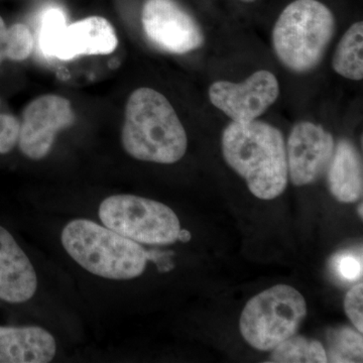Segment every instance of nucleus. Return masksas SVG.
<instances>
[{
	"label": "nucleus",
	"mask_w": 363,
	"mask_h": 363,
	"mask_svg": "<svg viewBox=\"0 0 363 363\" xmlns=\"http://www.w3.org/2000/svg\"><path fill=\"white\" fill-rule=\"evenodd\" d=\"M363 285L362 283L350 289L344 300V309L358 332L363 331Z\"/></svg>",
	"instance_id": "4be33fe9"
},
{
	"label": "nucleus",
	"mask_w": 363,
	"mask_h": 363,
	"mask_svg": "<svg viewBox=\"0 0 363 363\" xmlns=\"http://www.w3.org/2000/svg\"><path fill=\"white\" fill-rule=\"evenodd\" d=\"M97 214L100 223L140 245H173L182 229L171 208L140 196H108L98 205Z\"/></svg>",
	"instance_id": "423d86ee"
},
{
	"label": "nucleus",
	"mask_w": 363,
	"mask_h": 363,
	"mask_svg": "<svg viewBox=\"0 0 363 363\" xmlns=\"http://www.w3.org/2000/svg\"><path fill=\"white\" fill-rule=\"evenodd\" d=\"M222 152L255 197L272 200L286 190L289 174L285 138L271 124L257 119L233 121L222 135Z\"/></svg>",
	"instance_id": "f257e3e1"
},
{
	"label": "nucleus",
	"mask_w": 363,
	"mask_h": 363,
	"mask_svg": "<svg viewBox=\"0 0 363 363\" xmlns=\"http://www.w3.org/2000/svg\"><path fill=\"white\" fill-rule=\"evenodd\" d=\"M335 33V18L318 0H295L272 30V45L284 66L297 73L316 68Z\"/></svg>",
	"instance_id": "20e7f679"
},
{
	"label": "nucleus",
	"mask_w": 363,
	"mask_h": 363,
	"mask_svg": "<svg viewBox=\"0 0 363 363\" xmlns=\"http://www.w3.org/2000/svg\"><path fill=\"white\" fill-rule=\"evenodd\" d=\"M35 47V39L30 28L23 23L9 26L4 52L6 59L13 62L25 61Z\"/></svg>",
	"instance_id": "a211bd4d"
},
{
	"label": "nucleus",
	"mask_w": 363,
	"mask_h": 363,
	"mask_svg": "<svg viewBox=\"0 0 363 363\" xmlns=\"http://www.w3.org/2000/svg\"><path fill=\"white\" fill-rule=\"evenodd\" d=\"M269 362L279 363H325L326 350L317 340L291 336L272 350Z\"/></svg>",
	"instance_id": "dca6fc26"
},
{
	"label": "nucleus",
	"mask_w": 363,
	"mask_h": 363,
	"mask_svg": "<svg viewBox=\"0 0 363 363\" xmlns=\"http://www.w3.org/2000/svg\"><path fill=\"white\" fill-rule=\"evenodd\" d=\"M118 40L113 26L102 16H89L67 26L55 45L52 57L69 61L79 56L109 55Z\"/></svg>",
	"instance_id": "f8f14e48"
},
{
	"label": "nucleus",
	"mask_w": 363,
	"mask_h": 363,
	"mask_svg": "<svg viewBox=\"0 0 363 363\" xmlns=\"http://www.w3.org/2000/svg\"><path fill=\"white\" fill-rule=\"evenodd\" d=\"M7 32H9V28H7L6 23H4L2 16H0V47H1L2 49H4V44H6Z\"/></svg>",
	"instance_id": "5701e85b"
},
{
	"label": "nucleus",
	"mask_w": 363,
	"mask_h": 363,
	"mask_svg": "<svg viewBox=\"0 0 363 363\" xmlns=\"http://www.w3.org/2000/svg\"><path fill=\"white\" fill-rule=\"evenodd\" d=\"M67 26L65 13L59 9H50L42 18L40 32V45L47 56H52L55 45Z\"/></svg>",
	"instance_id": "6ab92c4d"
},
{
	"label": "nucleus",
	"mask_w": 363,
	"mask_h": 363,
	"mask_svg": "<svg viewBox=\"0 0 363 363\" xmlns=\"http://www.w3.org/2000/svg\"><path fill=\"white\" fill-rule=\"evenodd\" d=\"M362 206H363L362 204H360L359 206H358V214L360 215V217H362V216H363Z\"/></svg>",
	"instance_id": "a878e982"
},
{
	"label": "nucleus",
	"mask_w": 363,
	"mask_h": 363,
	"mask_svg": "<svg viewBox=\"0 0 363 363\" xmlns=\"http://www.w3.org/2000/svg\"><path fill=\"white\" fill-rule=\"evenodd\" d=\"M21 121L13 114L0 113V155L13 152L18 145Z\"/></svg>",
	"instance_id": "412c9836"
},
{
	"label": "nucleus",
	"mask_w": 363,
	"mask_h": 363,
	"mask_svg": "<svg viewBox=\"0 0 363 363\" xmlns=\"http://www.w3.org/2000/svg\"><path fill=\"white\" fill-rule=\"evenodd\" d=\"M333 136L309 121L294 126L288 140L286 162L288 174L296 186L315 183L328 169L333 157Z\"/></svg>",
	"instance_id": "9d476101"
},
{
	"label": "nucleus",
	"mask_w": 363,
	"mask_h": 363,
	"mask_svg": "<svg viewBox=\"0 0 363 363\" xmlns=\"http://www.w3.org/2000/svg\"><path fill=\"white\" fill-rule=\"evenodd\" d=\"M363 23L358 21L344 33L334 54L332 66L344 78L360 81L363 78Z\"/></svg>",
	"instance_id": "2eb2a0df"
},
{
	"label": "nucleus",
	"mask_w": 363,
	"mask_h": 363,
	"mask_svg": "<svg viewBox=\"0 0 363 363\" xmlns=\"http://www.w3.org/2000/svg\"><path fill=\"white\" fill-rule=\"evenodd\" d=\"M6 59V56H4V49H2L1 47H0V64L2 63V62L4 61Z\"/></svg>",
	"instance_id": "393cba45"
},
{
	"label": "nucleus",
	"mask_w": 363,
	"mask_h": 363,
	"mask_svg": "<svg viewBox=\"0 0 363 363\" xmlns=\"http://www.w3.org/2000/svg\"><path fill=\"white\" fill-rule=\"evenodd\" d=\"M60 240L79 267L93 276L111 281L138 278L150 259L140 243L90 219L69 221L62 229Z\"/></svg>",
	"instance_id": "7ed1b4c3"
},
{
	"label": "nucleus",
	"mask_w": 363,
	"mask_h": 363,
	"mask_svg": "<svg viewBox=\"0 0 363 363\" xmlns=\"http://www.w3.org/2000/svg\"><path fill=\"white\" fill-rule=\"evenodd\" d=\"M208 94L211 104L234 123H250L277 101L279 84L272 72L260 70L241 83L216 81Z\"/></svg>",
	"instance_id": "1a4fd4ad"
},
{
	"label": "nucleus",
	"mask_w": 363,
	"mask_h": 363,
	"mask_svg": "<svg viewBox=\"0 0 363 363\" xmlns=\"http://www.w3.org/2000/svg\"><path fill=\"white\" fill-rule=\"evenodd\" d=\"M327 359L331 362H362V335L348 327L330 334Z\"/></svg>",
	"instance_id": "f3484780"
},
{
	"label": "nucleus",
	"mask_w": 363,
	"mask_h": 363,
	"mask_svg": "<svg viewBox=\"0 0 363 363\" xmlns=\"http://www.w3.org/2000/svg\"><path fill=\"white\" fill-rule=\"evenodd\" d=\"M328 185L339 202H357L362 197V157L350 140H341L334 149L328 166Z\"/></svg>",
	"instance_id": "4468645a"
},
{
	"label": "nucleus",
	"mask_w": 363,
	"mask_h": 363,
	"mask_svg": "<svg viewBox=\"0 0 363 363\" xmlns=\"http://www.w3.org/2000/svg\"><path fill=\"white\" fill-rule=\"evenodd\" d=\"M75 114L70 101L59 95H43L23 112L18 145L21 154L33 161L45 159L60 131L73 124Z\"/></svg>",
	"instance_id": "0eeeda50"
},
{
	"label": "nucleus",
	"mask_w": 363,
	"mask_h": 363,
	"mask_svg": "<svg viewBox=\"0 0 363 363\" xmlns=\"http://www.w3.org/2000/svg\"><path fill=\"white\" fill-rule=\"evenodd\" d=\"M58 344L40 326L0 325V363H48L56 357Z\"/></svg>",
	"instance_id": "ddd939ff"
},
{
	"label": "nucleus",
	"mask_w": 363,
	"mask_h": 363,
	"mask_svg": "<svg viewBox=\"0 0 363 363\" xmlns=\"http://www.w3.org/2000/svg\"><path fill=\"white\" fill-rule=\"evenodd\" d=\"M242 1H245V2H252V1H255V0H242Z\"/></svg>",
	"instance_id": "bb28decb"
},
{
	"label": "nucleus",
	"mask_w": 363,
	"mask_h": 363,
	"mask_svg": "<svg viewBox=\"0 0 363 363\" xmlns=\"http://www.w3.org/2000/svg\"><path fill=\"white\" fill-rule=\"evenodd\" d=\"M307 314L302 294L278 285L248 301L240 317V332L255 350L269 351L295 335Z\"/></svg>",
	"instance_id": "39448f33"
},
{
	"label": "nucleus",
	"mask_w": 363,
	"mask_h": 363,
	"mask_svg": "<svg viewBox=\"0 0 363 363\" xmlns=\"http://www.w3.org/2000/svg\"><path fill=\"white\" fill-rule=\"evenodd\" d=\"M191 240V233H189L187 229H181L180 233H179V240L183 241V242H188Z\"/></svg>",
	"instance_id": "b1692460"
},
{
	"label": "nucleus",
	"mask_w": 363,
	"mask_h": 363,
	"mask_svg": "<svg viewBox=\"0 0 363 363\" xmlns=\"http://www.w3.org/2000/svg\"><path fill=\"white\" fill-rule=\"evenodd\" d=\"M142 23L147 39L162 51L186 54L204 44L201 28L175 0H147Z\"/></svg>",
	"instance_id": "6e6552de"
},
{
	"label": "nucleus",
	"mask_w": 363,
	"mask_h": 363,
	"mask_svg": "<svg viewBox=\"0 0 363 363\" xmlns=\"http://www.w3.org/2000/svg\"><path fill=\"white\" fill-rule=\"evenodd\" d=\"M121 143L138 161L171 164L185 156L188 138L169 100L156 90L140 88L126 104Z\"/></svg>",
	"instance_id": "f03ea898"
},
{
	"label": "nucleus",
	"mask_w": 363,
	"mask_h": 363,
	"mask_svg": "<svg viewBox=\"0 0 363 363\" xmlns=\"http://www.w3.org/2000/svg\"><path fill=\"white\" fill-rule=\"evenodd\" d=\"M39 286L32 260L16 236L0 224V302L20 305L35 297Z\"/></svg>",
	"instance_id": "9b49d317"
},
{
	"label": "nucleus",
	"mask_w": 363,
	"mask_h": 363,
	"mask_svg": "<svg viewBox=\"0 0 363 363\" xmlns=\"http://www.w3.org/2000/svg\"><path fill=\"white\" fill-rule=\"evenodd\" d=\"M331 269L336 279L344 283H354L362 278V253L344 250L331 259Z\"/></svg>",
	"instance_id": "aec40b11"
}]
</instances>
